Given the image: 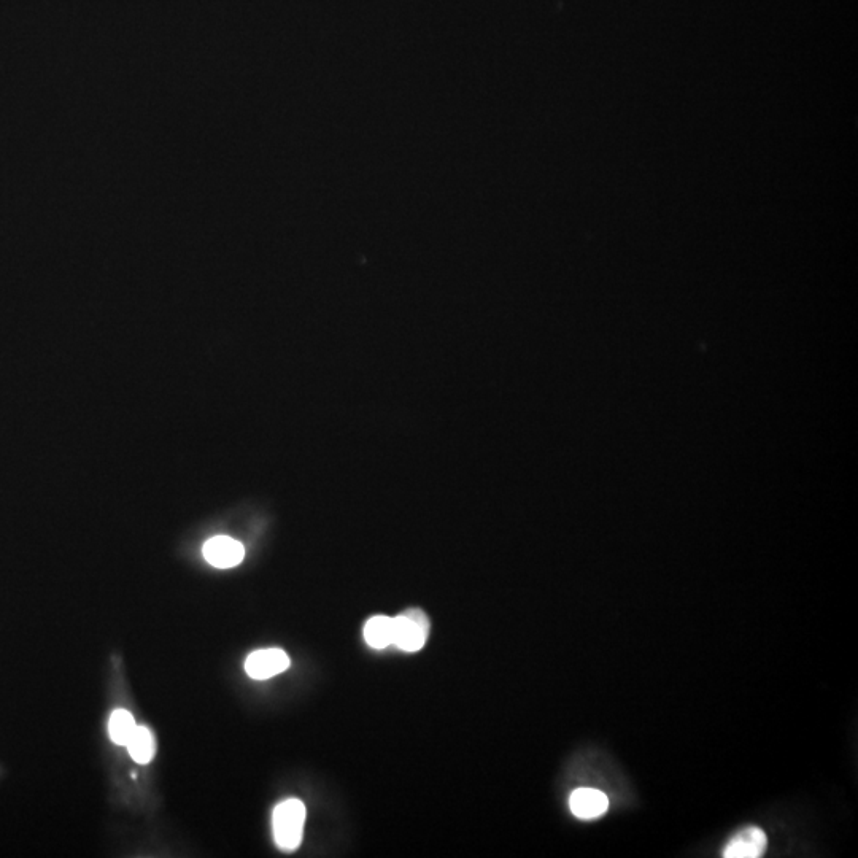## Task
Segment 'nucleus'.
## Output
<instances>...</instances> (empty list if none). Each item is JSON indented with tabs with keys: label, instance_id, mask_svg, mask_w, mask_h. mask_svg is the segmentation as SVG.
I'll list each match as a JSON object with an SVG mask.
<instances>
[{
	"label": "nucleus",
	"instance_id": "obj_4",
	"mask_svg": "<svg viewBox=\"0 0 858 858\" xmlns=\"http://www.w3.org/2000/svg\"><path fill=\"white\" fill-rule=\"evenodd\" d=\"M768 839L762 828L747 827L730 839L723 849L725 858H760L766 852Z\"/></svg>",
	"mask_w": 858,
	"mask_h": 858
},
{
	"label": "nucleus",
	"instance_id": "obj_3",
	"mask_svg": "<svg viewBox=\"0 0 858 858\" xmlns=\"http://www.w3.org/2000/svg\"><path fill=\"white\" fill-rule=\"evenodd\" d=\"M290 665V657L285 650L263 649L248 655L247 661H245V671L255 681H266L271 677L279 676L283 671L290 668Z\"/></svg>",
	"mask_w": 858,
	"mask_h": 858
},
{
	"label": "nucleus",
	"instance_id": "obj_5",
	"mask_svg": "<svg viewBox=\"0 0 858 858\" xmlns=\"http://www.w3.org/2000/svg\"><path fill=\"white\" fill-rule=\"evenodd\" d=\"M204 557L215 568L229 569L240 565L245 557L244 545L228 536H217L205 542Z\"/></svg>",
	"mask_w": 858,
	"mask_h": 858
},
{
	"label": "nucleus",
	"instance_id": "obj_9",
	"mask_svg": "<svg viewBox=\"0 0 858 858\" xmlns=\"http://www.w3.org/2000/svg\"><path fill=\"white\" fill-rule=\"evenodd\" d=\"M136 728V720L132 717L131 712L126 711V709H116L112 717H110V738L118 746H126L131 736L134 735Z\"/></svg>",
	"mask_w": 858,
	"mask_h": 858
},
{
	"label": "nucleus",
	"instance_id": "obj_2",
	"mask_svg": "<svg viewBox=\"0 0 858 858\" xmlns=\"http://www.w3.org/2000/svg\"><path fill=\"white\" fill-rule=\"evenodd\" d=\"M431 625L425 612L409 609L393 619V646L404 652L422 650L428 639Z\"/></svg>",
	"mask_w": 858,
	"mask_h": 858
},
{
	"label": "nucleus",
	"instance_id": "obj_1",
	"mask_svg": "<svg viewBox=\"0 0 858 858\" xmlns=\"http://www.w3.org/2000/svg\"><path fill=\"white\" fill-rule=\"evenodd\" d=\"M306 824V806L302 801L291 798L282 801L274 809L272 827H274L275 844L285 852H293L301 846Z\"/></svg>",
	"mask_w": 858,
	"mask_h": 858
},
{
	"label": "nucleus",
	"instance_id": "obj_7",
	"mask_svg": "<svg viewBox=\"0 0 858 858\" xmlns=\"http://www.w3.org/2000/svg\"><path fill=\"white\" fill-rule=\"evenodd\" d=\"M364 639L372 649L382 650L393 646V619L385 615L372 617L364 627Z\"/></svg>",
	"mask_w": 858,
	"mask_h": 858
},
{
	"label": "nucleus",
	"instance_id": "obj_8",
	"mask_svg": "<svg viewBox=\"0 0 858 858\" xmlns=\"http://www.w3.org/2000/svg\"><path fill=\"white\" fill-rule=\"evenodd\" d=\"M126 746H128L129 755L134 758V762L140 763V765H147L155 755V739L147 727L137 725L134 735L131 736Z\"/></svg>",
	"mask_w": 858,
	"mask_h": 858
},
{
	"label": "nucleus",
	"instance_id": "obj_6",
	"mask_svg": "<svg viewBox=\"0 0 858 858\" xmlns=\"http://www.w3.org/2000/svg\"><path fill=\"white\" fill-rule=\"evenodd\" d=\"M569 808L579 819H596L609 809V798L600 790L577 789L569 798Z\"/></svg>",
	"mask_w": 858,
	"mask_h": 858
}]
</instances>
